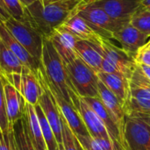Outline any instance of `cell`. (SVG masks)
Returning <instances> with one entry per match:
<instances>
[{"mask_svg":"<svg viewBox=\"0 0 150 150\" xmlns=\"http://www.w3.org/2000/svg\"><path fill=\"white\" fill-rule=\"evenodd\" d=\"M137 65H139V67L141 68L143 74L150 80V66H147L144 64H137Z\"/></svg>","mask_w":150,"mask_h":150,"instance_id":"34","label":"cell"},{"mask_svg":"<svg viewBox=\"0 0 150 150\" xmlns=\"http://www.w3.org/2000/svg\"><path fill=\"white\" fill-rule=\"evenodd\" d=\"M122 134L126 150H150V126L141 117L126 115Z\"/></svg>","mask_w":150,"mask_h":150,"instance_id":"8","label":"cell"},{"mask_svg":"<svg viewBox=\"0 0 150 150\" xmlns=\"http://www.w3.org/2000/svg\"><path fill=\"white\" fill-rule=\"evenodd\" d=\"M41 65L49 84L69 103L77 95L69 81L66 67L49 38L43 39ZM74 105V104H73Z\"/></svg>","mask_w":150,"mask_h":150,"instance_id":"2","label":"cell"},{"mask_svg":"<svg viewBox=\"0 0 150 150\" xmlns=\"http://www.w3.org/2000/svg\"><path fill=\"white\" fill-rule=\"evenodd\" d=\"M98 97L115 120L119 128L122 133L124 120L126 117V112L124 111L123 105H121L118 98L100 80L98 81Z\"/></svg>","mask_w":150,"mask_h":150,"instance_id":"22","label":"cell"},{"mask_svg":"<svg viewBox=\"0 0 150 150\" xmlns=\"http://www.w3.org/2000/svg\"><path fill=\"white\" fill-rule=\"evenodd\" d=\"M27 69L0 39V75L8 76L22 74Z\"/></svg>","mask_w":150,"mask_h":150,"instance_id":"23","label":"cell"},{"mask_svg":"<svg viewBox=\"0 0 150 150\" xmlns=\"http://www.w3.org/2000/svg\"><path fill=\"white\" fill-rule=\"evenodd\" d=\"M85 101L91 106V108L97 112V114L99 116L103 123L105 124L108 134L112 139V141L120 146L123 150L125 149V144L123 140V135L119 128L115 120L112 116V114L109 112V111L106 109V107L104 105L103 102L99 98V97H94V98H83Z\"/></svg>","mask_w":150,"mask_h":150,"instance_id":"17","label":"cell"},{"mask_svg":"<svg viewBox=\"0 0 150 150\" xmlns=\"http://www.w3.org/2000/svg\"><path fill=\"white\" fill-rule=\"evenodd\" d=\"M0 129L2 132H6L10 129V125H9L7 112H6L4 83L1 75H0Z\"/></svg>","mask_w":150,"mask_h":150,"instance_id":"30","label":"cell"},{"mask_svg":"<svg viewBox=\"0 0 150 150\" xmlns=\"http://www.w3.org/2000/svg\"><path fill=\"white\" fill-rule=\"evenodd\" d=\"M100 42L78 40L76 43V51L78 57L97 74L102 71V62L104 59Z\"/></svg>","mask_w":150,"mask_h":150,"instance_id":"19","label":"cell"},{"mask_svg":"<svg viewBox=\"0 0 150 150\" xmlns=\"http://www.w3.org/2000/svg\"><path fill=\"white\" fill-rule=\"evenodd\" d=\"M88 0H38L25 7V19L44 38L77 13L80 5Z\"/></svg>","mask_w":150,"mask_h":150,"instance_id":"1","label":"cell"},{"mask_svg":"<svg viewBox=\"0 0 150 150\" xmlns=\"http://www.w3.org/2000/svg\"><path fill=\"white\" fill-rule=\"evenodd\" d=\"M131 115H136V116L141 117L143 120H145L150 126V115H142V114H131Z\"/></svg>","mask_w":150,"mask_h":150,"instance_id":"36","label":"cell"},{"mask_svg":"<svg viewBox=\"0 0 150 150\" xmlns=\"http://www.w3.org/2000/svg\"><path fill=\"white\" fill-rule=\"evenodd\" d=\"M24 118L26 120L27 127H28V129H29L32 138L35 141V142L39 146H40L44 149H47L44 139H43V135L41 133L39 118H38L34 105H32L26 103Z\"/></svg>","mask_w":150,"mask_h":150,"instance_id":"24","label":"cell"},{"mask_svg":"<svg viewBox=\"0 0 150 150\" xmlns=\"http://www.w3.org/2000/svg\"><path fill=\"white\" fill-rule=\"evenodd\" d=\"M134 61L136 64H144L150 66V48L148 43L136 52L134 56Z\"/></svg>","mask_w":150,"mask_h":150,"instance_id":"32","label":"cell"},{"mask_svg":"<svg viewBox=\"0 0 150 150\" xmlns=\"http://www.w3.org/2000/svg\"><path fill=\"white\" fill-rule=\"evenodd\" d=\"M21 2V4L25 6V7H27L31 4H33V3H35L36 1L38 0H19Z\"/></svg>","mask_w":150,"mask_h":150,"instance_id":"35","label":"cell"},{"mask_svg":"<svg viewBox=\"0 0 150 150\" xmlns=\"http://www.w3.org/2000/svg\"><path fill=\"white\" fill-rule=\"evenodd\" d=\"M80 146H81V145H80ZM80 150H83V149H82V147H81V149H80Z\"/></svg>","mask_w":150,"mask_h":150,"instance_id":"41","label":"cell"},{"mask_svg":"<svg viewBox=\"0 0 150 150\" xmlns=\"http://www.w3.org/2000/svg\"><path fill=\"white\" fill-rule=\"evenodd\" d=\"M4 24L25 50L41 62L44 37L26 20L19 21L11 17Z\"/></svg>","mask_w":150,"mask_h":150,"instance_id":"5","label":"cell"},{"mask_svg":"<svg viewBox=\"0 0 150 150\" xmlns=\"http://www.w3.org/2000/svg\"><path fill=\"white\" fill-rule=\"evenodd\" d=\"M42 1H47V0H42Z\"/></svg>","mask_w":150,"mask_h":150,"instance_id":"42","label":"cell"},{"mask_svg":"<svg viewBox=\"0 0 150 150\" xmlns=\"http://www.w3.org/2000/svg\"><path fill=\"white\" fill-rule=\"evenodd\" d=\"M38 118H39V121H40V129H41V133L43 135V139L47 147V150H59L58 149V142L56 141V138L54 136V134L47 121V120L45 117V114L41 109V107L40 106V105H34Z\"/></svg>","mask_w":150,"mask_h":150,"instance_id":"26","label":"cell"},{"mask_svg":"<svg viewBox=\"0 0 150 150\" xmlns=\"http://www.w3.org/2000/svg\"><path fill=\"white\" fill-rule=\"evenodd\" d=\"M100 45L104 55L101 72L122 74L129 78L135 66L134 58L108 39H102Z\"/></svg>","mask_w":150,"mask_h":150,"instance_id":"6","label":"cell"},{"mask_svg":"<svg viewBox=\"0 0 150 150\" xmlns=\"http://www.w3.org/2000/svg\"><path fill=\"white\" fill-rule=\"evenodd\" d=\"M141 4L144 8L150 11V0H141Z\"/></svg>","mask_w":150,"mask_h":150,"instance_id":"37","label":"cell"},{"mask_svg":"<svg viewBox=\"0 0 150 150\" xmlns=\"http://www.w3.org/2000/svg\"><path fill=\"white\" fill-rule=\"evenodd\" d=\"M112 39L119 42L120 47L133 58L136 52L150 40L149 36L140 32L130 22L125 23L113 33Z\"/></svg>","mask_w":150,"mask_h":150,"instance_id":"12","label":"cell"},{"mask_svg":"<svg viewBox=\"0 0 150 150\" xmlns=\"http://www.w3.org/2000/svg\"><path fill=\"white\" fill-rule=\"evenodd\" d=\"M62 116V115H61ZM62 145L65 150H80L81 146L70 127L62 117Z\"/></svg>","mask_w":150,"mask_h":150,"instance_id":"28","label":"cell"},{"mask_svg":"<svg viewBox=\"0 0 150 150\" xmlns=\"http://www.w3.org/2000/svg\"><path fill=\"white\" fill-rule=\"evenodd\" d=\"M130 23L140 32L150 37V11L148 9L141 5L132 16Z\"/></svg>","mask_w":150,"mask_h":150,"instance_id":"27","label":"cell"},{"mask_svg":"<svg viewBox=\"0 0 150 150\" xmlns=\"http://www.w3.org/2000/svg\"><path fill=\"white\" fill-rule=\"evenodd\" d=\"M2 78L5 96L6 112L11 127L25 116L26 102L22 94L4 76H2Z\"/></svg>","mask_w":150,"mask_h":150,"instance_id":"15","label":"cell"},{"mask_svg":"<svg viewBox=\"0 0 150 150\" xmlns=\"http://www.w3.org/2000/svg\"><path fill=\"white\" fill-rule=\"evenodd\" d=\"M38 79L43 88V92L39 99V105L41 107L46 119L47 120L58 143H62V116L59 112V109L56 105V103L48 89V86L46 82L44 71L41 67L35 71Z\"/></svg>","mask_w":150,"mask_h":150,"instance_id":"9","label":"cell"},{"mask_svg":"<svg viewBox=\"0 0 150 150\" xmlns=\"http://www.w3.org/2000/svg\"><path fill=\"white\" fill-rule=\"evenodd\" d=\"M0 150H18L12 127L6 132L0 130Z\"/></svg>","mask_w":150,"mask_h":150,"instance_id":"31","label":"cell"},{"mask_svg":"<svg viewBox=\"0 0 150 150\" xmlns=\"http://www.w3.org/2000/svg\"><path fill=\"white\" fill-rule=\"evenodd\" d=\"M62 25L74 34L78 40L100 42L102 39H105L78 14L71 16Z\"/></svg>","mask_w":150,"mask_h":150,"instance_id":"20","label":"cell"},{"mask_svg":"<svg viewBox=\"0 0 150 150\" xmlns=\"http://www.w3.org/2000/svg\"><path fill=\"white\" fill-rule=\"evenodd\" d=\"M0 130H1V129H0Z\"/></svg>","mask_w":150,"mask_h":150,"instance_id":"43","label":"cell"},{"mask_svg":"<svg viewBox=\"0 0 150 150\" xmlns=\"http://www.w3.org/2000/svg\"><path fill=\"white\" fill-rule=\"evenodd\" d=\"M4 77L22 94L27 104L38 105L43 88L35 72L27 69L22 74H13Z\"/></svg>","mask_w":150,"mask_h":150,"instance_id":"11","label":"cell"},{"mask_svg":"<svg viewBox=\"0 0 150 150\" xmlns=\"http://www.w3.org/2000/svg\"><path fill=\"white\" fill-rule=\"evenodd\" d=\"M18 150H35L33 145L26 120L23 117L12 126Z\"/></svg>","mask_w":150,"mask_h":150,"instance_id":"25","label":"cell"},{"mask_svg":"<svg viewBox=\"0 0 150 150\" xmlns=\"http://www.w3.org/2000/svg\"><path fill=\"white\" fill-rule=\"evenodd\" d=\"M74 105L78 110L91 138H102L112 141L105 124L83 98L78 97Z\"/></svg>","mask_w":150,"mask_h":150,"instance_id":"14","label":"cell"},{"mask_svg":"<svg viewBox=\"0 0 150 150\" xmlns=\"http://www.w3.org/2000/svg\"><path fill=\"white\" fill-rule=\"evenodd\" d=\"M58 149L59 150H65L62 143H58Z\"/></svg>","mask_w":150,"mask_h":150,"instance_id":"39","label":"cell"},{"mask_svg":"<svg viewBox=\"0 0 150 150\" xmlns=\"http://www.w3.org/2000/svg\"><path fill=\"white\" fill-rule=\"evenodd\" d=\"M10 18H11V16H10V14L8 13V11H7V10L5 8L4 1L0 0V24L4 23Z\"/></svg>","mask_w":150,"mask_h":150,"instance_id":"33","label":"cell"},{"mask_svg":"<svg viewBox=\"0 0 150 150\" xmlns=\"http://www.w3.org/2000/svg\"><path fill=\"white\" fill-rule=\"evenodd\" d=\"M45 75V73H44ZM46 82L48 86V89L56 103V105L59 109V112L62 115V117L65 120L69 127H70L71 131L76 137V139H82V138H91V135L80 116V113L76 107L66 101L60 94L57 92L48 83L46 76Z\"/></svg>","mask_w":150,"mask_h":150,"instance_id":"10","label":"cell"},{"mask_svg":"<svg viewBox=\"0 0 150 150\" xmlns=\"http://www.w3.org/2000/svg\"><path fill=\"white\" fill-rule=\"evenodd\" d=\"M92 3L112 18L122 23L130 22L134 13L142 5L141 0H94Z\"/></svg>","mask_w":150,"mask_h":150,"instance_id":"13","label":"cell"},{"mask_svg":"<svg viewBox=\"0 0 150 150\" xmlns=\"http://www.w3.org/2000/svg\"><path fill=\"white\" fill-rule=\"evenodd\" d=\"M124 111L126 115H150V80L136 63L129 77V94Z\"/></svg>","mask_w":150,"mask_h":150,"instance_id":"3","label":"cell"},{"mask_svg":"<svg viewBox=\"0 0 150 150\" xmlns=\"http://www.w3.org/2000/svg\"><path fill=\"white\" fill-rule=\"evenodd\" d=\"M88 0L78 8L77 13L84 18L103 38L111 40L112 33L119 30L125 23L112 18L103 9Z\"/></svg>","mask_w":150,"mask_h":150,"instance_id":"7","label":"cell"},{"mask_svg":"<svg viewBox=\"0 0 150 150\" xmlns=\"http://www.w3.org/2000/svg\"><path fill=\"white\" fill-rule=\"evenodd\" d=\"M98 76L99 80L118 98L124 108L129 94V78L122 74L105 72L98 73Z\"/></svg>","mask_w":150,"mask_h":150,"instance_id":"21","label":"cell"},{"mask_svg":"<svg viewBox=\"0 0 150 150\" xmlns=\"http://www.w3.org/2000/svg\"><path fill=\"white\" fill-rule=\"evenodd\" d=\"M68 76L75 92L81 98L98 97V74L80 57L65 64Z\"/></svg>","mask_w":150,"mask_h":150,"instance_id":"4","label":"cell"},{"mask_svg":"<svg viewBox=\"0 0 150 150\" xmlns=\"http://www.w3.org/2000/svg\"><path fill=\"white\" fill-rule=\"evenodd\" d=\"M148 45H149V48H150V40L148 42Z\"/></svg>","mask_w":150,"mask_h":150,"instance_id":"40","label":"cell"},{"mask_svg":"<svg viewBox=\"0 0 150 150\" xmlns=\"http://www.w3.org/2000/svg\"><path fill=\"white\" fill-rule=\"evenodd\" d=\"M5 8L11 18L23 21L25 19V6L19 0H3Z\"/></svg>","mask_w":150,"mask_h":150,"instance_id":"29","label":"cell"},{"mask_svg":"<svg viewBox=\"0 0 150 150\" xmlns=\"http://www.w3.org/2000/svg\"><path fill=\"white\" fill-rule=\"evenodd\" d=\"M30 133V132H29ZM30 137H31V140H32V142H33V147H34V149L35 150H47V149H44V148H42V147H40V146H39L36 142H35V141L32 138V136H31V134H30Z\"/></svg>","mask_w":150,"mask_h":150,"instance_id":"38","label":"cell"},{"mask_svg":"<svg viewBox=\"0 0 150 150\" xmlns=\"http://www.w3.org/2000/svg\"><path fill=\"white\" fill-rule=\"evenodd\" d=\"M48 38L64 64L70 62L78 56L76 51V43L78 39L62 25L57 27Z\"/></svg>","mask_w":150,"mask_h":150,"instance_id":"16","label":"cell"},{"mask_svg":"<svg viewBox=\"0 0 150 150\" xmlns=\"http://www.w3.org/2000/svg\"><path fill=\"white\" fill-rule=\"evenodd\" d=\"M0 39L18 57V59L25 67L28 68L33 72L37 71L41 67V62L32 56L25 50V48L13 37L4 23L0 24Z\"/></svg>","mask_w":150,"mask_h":150,"instance_id":"18","label":"cell"}]
</instances>
